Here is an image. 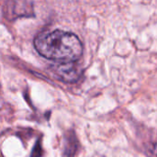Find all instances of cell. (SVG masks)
Masks as SVG:
<instances>
[{
  "label": "cell",
  "mask_w": 157,
  "mask_h": 157,
  "mask_svg": "<svg viewBox=\"0 0 157 157\" xmlns=\"http://www.w3.org/2000/svg\"><path fill=\"white\" fill-rule=\"evenodd\" d=\"M34 47L40 55L57 63L76 62L83 54L79 38L61 29L40 33L34 40Z\"/></svg>",
  "instance_id": "6da1fadb"
},
{
  "label": "cell",
  "mask_w": 157,
  "mask_h": 157,
  "mask_svg": "<svg viewBox=\"0 0 157 157\" xmlns=\"http://www.w3.org/2000/svg\"><path fill=\"white\" fill-rule=\"evenodd\" d=\"M54 70L64 82H75L81 75V69L75 62L60 63Z\"/></svg>",
  "instance_id": "7a4b0ae2"
}]
</instances>
